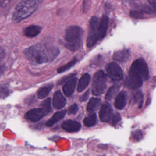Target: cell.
Returning <instances> with one entry per match:
<instances>
[{
  "label": "cell",
  "instance_id": "6da1fadb",
  "mask_svg": "<svg viewBox=\"0 0 156 156\" xmlns=\"http://www.w3.org/2000/svg\"><path fill=\"white\" fill-rule=\"evenodd\" d=\"M59 49L54 46L44 44H35L26 48L24 54L31 63L41 64L52 61L59 54Z\"/></svg>",
  "mask_w": 156,
  "mask_h": 156
},
{
  "label": "cell",
  "instance_id": "7a4b0ae2",
  "mask_svg": "<svg viewBox=\"0 0 156 156\" xmlns=\"http://www.w3.org/2000/svg\"><path fill=\"white\" fill-rule=\"evenodd\" d=\"M83 30L77 26H70L65 29L64 39L65 46L68 49L75 51L82 45Z\"/></svg>",
  "mask_w": 156,
  "mask_h": 156
},
{
  "label": "cell",
  "instance_id": "3957f363",
  "mask_svg": "<svg viewBox=\"0 0 156 156\" xmlns=\"http://www.w3.org/2000/svg\"><path fill=\"white\" fill-rule=\"evenodd\" d=\"M38 7V3L37 1H22L16 5L12 19L16 21L23 20L33 14Z\"/></svg>",
  "mask_w": 156,
  "mask_h": 156
},
{
  "label": "cell",
  "instance_id": "277c9868",
  "mask_svg": "<svg viewBox=\"0 0 156 156\" xmlns=\"http://www.w3.org/2000/svg\"><path fill=\"white\" fill-rule=\"evenodd\" d=\"M40 105V108H32L29 110L25 115L26 119L32 122H37L49 114L52 110L50 98H47L43 101Z\"/></svg>",
  "mask_w": 156,
  "mask_h": 156
},
{
  "label": "cell",
  "instance_id": "5b68a950",
  "mask_svg": "<svg viewBox=\"0 0 156 156\" xmlns=\"http://www.w3.org/2000/svg\"><path fill=\"white\" fill-rule=\"evenodd\" d=\"M129 74L140 77L143 80H146L149 77V69L147 65L143 58L135 60L131 65Z\"/></svg>",
  "mask_w": 156,
  "mask_h": 156
},
{
  "label": "cell",
  "instance_id": "8992f818",
  "mask_svg": "<svg viewBox=\"0 0 156 156\" xmlns=\"http://www.w3.org/2000/svg\"><path fill=\"white\" fill-rule=\"evenodd\" d=\"M106 75L103 71H97L93 76L91 92L95 96L102 94L106 88Z\"/></svg>",
  "mask_w": 156,
  "mask_h": 156
},
{
  "label": "cell",
  "instance_id": "52a82bcc",
  "mask_svg": "<svg viewBox=\"0 0 156 156\" xmlns=\"http://www.w3.org/2000/svg\"><path fill=\"white\" fill-rule=\"evenodd\" d=\"M98 26V18L97 16H93L90 20L89 30L87 39V46L88 48L93 46L96 43L98 40H99Z\"/></svg>",
  "mask_w": 156,
  "mask_h": 156
},
{
  "label": "cell",
  "instance_id": "ba28073f",
  "mask_svg": "<svg viewBox=\"0 0 156 156\" xmlns=\"http://www.w3.org/2000/svg\"><path fill=\"white\" fill-rule=\"evenodd\" d=\"M108 76L113 80L118 81L122 79L123 72L119 65L116 62H110L106 66Z\"/></svg>",
  "mask_w": 156,
  "mask_h": 156
},
{
  "label": "cell",
  "instance_id": "9c48e42d",
  "mask_svg": "<svg viewBox=\"0 0 156 156\" xmlns=\"http://www.w3.org/2000/svg\"><path fill=\"white\" fill-rule=\"evenodd\" d=\"M99 118L103 122H111L113 116V109L108 103H104L101 107L99 111Z\"/></svg>",
  "mask_w": 156,
  "mask_h": 156
},
{
  "label": "cell",
  "instance_id": "30bf717a",
  "mask_svg": "<svg viewBox=\"0 0 156 156\" xmlns=\"http://www.w3.org/2000/svg\"><path fill=\"white\" fill-rule=\"evenodd\" d=\"M143 80L138 76L129 74V76L124 81V85L127 88L133 90L140 88L143 85Z\"/></svg>",
  "mask_w": 156,
  "mask_h": 156
},
{
  "label": "cell",
  "instance_id": "8fae6325",
  "mask_svg": "<svg viewBox=\"0 0 156 156\" xmlns=\"http://www.w3.org/2000/svg\"><path fill=\"white\" fill-rule=\"evenodd\" d=\"M62 127L68 132H76L80 129L81 125L76 121L68 119L62 122Z\"/></svg>",
  "mask_w": 156,
  "mask_h": 156
},
{
  "label": "cell",
  "instance_id": "7c38bea8",
  "mask_svg": "<svg viewBox=\"0 0 156 156\" xmlns=\"http://www.w3.org/2000/svg\"><path fill=\"white\" fill-rule=\"evenodd\" d=\"M53 107L57 109H61L66 105V99L60 90L56 91L53 95Z\"/></svg>",
  "mask_w": 156,
  "mask_h": 156
},
{
  "label": "cell",
  "instance_id": "4fadbf2b",
  "mask_svg": "<svg viewBox=\"0 0 156 156\" xmlns=\"http://www.w3.org/2000/svg\"><path fill=\"white\" fill-rule=\"evenodd\" d=\"M108 24V18L107 16H103L99 23L98 26V37L99 40H102L106 35Z\"/></svg>",
  "mask_w": 156,
  "mask_h": 156
},
{
  "label": "cell",
  "instance_id": "5bb4252c",
  "mask_svg": "<svg viewBox=\"0 0 156 156\" xmlns=\"http://www.w3.org/2000/svg\"><path fill=\"white\" fill-rule=\"evenodd\" d=\"M77 78L74 77L65 82L63 87V91L66 96L69 97L73 94L77 85Z\"/></svg>",
  "mask_w": 156,
  "mask_h": 156
},
{
  "label": "cell",
  "instance_id": "9a60e30c",
  "mask_svg": "<svg viewBox=\"0 0 156 156\" xmlns=\"http://www.w3.org/2000/svg\"><path fill=\"white\" fill-rule=\"evenodd\" d=\"M130 55V52L127 49L119 50L115 52L113 55V58L119 62H124L127 61Z\"/></svg>",
  "mask_w": 156,
  "mask_h": 156
},
{
  "label": "cell",
  "instance_id": "2e32d148",
  "mask_svg": "<svg viewBox=\"0 0 156 156\" xmlns=\"http://www.w3.org/2000/svg\"><path fill=\"white\" fill-rule=\"evenodd\" d=\"M66 113V110H63L55 112L51 118H49L46 122V126L48 127H51L62 119Z\"/></svg>",
  "mask_w": 156,
  "mask_h": 156
},
{
  "label": "cell",
  "instance_id": "e0dca14e",
  "mask_svg": "<svg viewBox=\"0 0 156 156\" xmlns=\"http://www.w3.org/2000/svg\"><path fill=\"white\" fill-rule=\"evenodd\" d=\"M126 93L124 91H121L118 93L115 101V107L118 110L124 108L126 104Z\"/></svg>",
  "mask_w": 156,
  "mask_h": 156
},
{
  "label": "cell",
  "instance_id": "ac0fdd59",
  "mask_svg": "<svg viewBox=\"0 0 156 156\" xmlns=\"http://www.w3.org/2000/svg\"><path fill=\"white\" fill-rule=\"evenodd\" d=\"M90 78V75L88 73H85L82 76L77 85V91L79 92L83 91L89 85Z\"/></svg>",
  "mask_w": 156,
  "mask_h": 156
},
{
  "label": "cell",
  "instance_id": "d6986e66",
  "mask_svg": "<svg viewBox=\"0 0 156 156\" xmlns=\"http://www.w3.org/2000/svg\"><path fill=\"white\" fill-rule=\"evenodd\" d=\"M41 27L37 25H30L25 28L24 32V34L29 37H34L39 34L41 32Z\"/></svg>",
  "mask_w": 156,
  "mask_h": 156
},
{
  "label": "cell",
  "instance_id": "ffe728a7",
  "mask_svg": "<svg viewBox=\"0 0 156 156\" xmlns=\"http://www.w3.org/2000/svg\"><path fill=\"white\" fill-rule=\"evenodd\" d=\"M100 103L101 99L98 98H91L87 104V110L90 113L94 112L99 106Z\"/></svg>",
  "mask_w": 156,
  "mask_h": 156
},
{
  "label": "cell",
  "instance_id": "44dd1931",
  "mask_svg": "<svg viewBox=\"0 0 156 156\" xmlns=\"http://www.w3.org/2000/svg\"><path fill=\"white\" fill-rule=\"evenodd\" d=\"M53 85L52 84H48L41 87L37 91V97L39 99H43L46 98L49 93V92L52 89Z\"/></svg>",
  "mask_w": 156,
  "mask_h": 156
},
{
  "label": "cell",
  "instance_id": "7402d4cb",
  "mask_svg": "<svg viewBox=\"0 0 156 156\" xmlns=\"http://www.w3.org/2000/svg\"><path fill=\"white\" fill-rule=\"evenodd\" d=\"M97 116L96 113H92L83 119V124L88 127H93L97 123Z\"/></svg>",
  "mask_w": 156,
  "mask_h": 156
},
{
  "label": "cell",
  "instance_id": "603a6c76",
  "mask_svg": "<svg viewBox=\"0 0 156 156\" xmlns=\"http://www.w3.org/2000/svg\"><path fill=\"white\" fill-rule=\"evenodd\" d=\"M119 89V87L117 85H114L110 87L105 94V99L107 101H110L111 99H112L118 91Z\"/></svg>",
  "mask_w": 156,
  "mask_h": 156
},
{
  "label": "cell",
  "instance_id": "cb8c5ba5",
  "mask_svg": "<svg viewBox=\"0 0 156 156\" xmlns=\"http://www.w3.org/2000/svg\"><path fill=\"white\" fill-rule=\"evenodd\" d=\"M77 62V58H74L73 60H71L70 62H69L68 63L59 67L57 69V72L58 73H61L62 72H64L68 69H69V68H71L72 66H73L76 63V62Z\"/></svg>",
  "mask_w": 156,
  "mask_h": 156
},
{
  "label": "cell",
  "instance_id": "d4e9b609",
  "mask_svg": "<svg viewBox=\"0 0 156 156\" xmlns=\"http://www.w3.org/2000/svg\"><path fill=\"white\" fill-rule=\"evenodd\" d=\"M143 133L140 130H136L131 133V139L133 141H139L142 140Z\"/></svg>",
  "mask_w": 156,
  "mask_h": 156
},
{
  "label": "cell",
  "instance_id": "484cf974",
  "mask_svg": "<svg viewBox=\"0 0 156 156\" xmlns=\"http://www.w3.org/2000/svg\"><path fill=\"white\" fill-rule=\"evenodd\" d=\"M130 16L134 18H141L143 17V13L138 10H132L130 12Z\"/></svg>",
  "mask_w": 156,
  "mask_h": 156
},
{
  "label": "cell",
  "instance_id": "4316f807",
  "mask_svg": "<svg viewBox=\"0 0 156 156\" xmlns=\"http://www.w3.org/2000/svg\"><path fill=\"white\" fill-rule=\"evenodd\" d=\"M78 110V105L77 104H73L68 109V113L69 115H74Z\"/></svg>",
  "mask_w": 156,
  "mask_h": 156
},
{
  "label": "cell",
  "instance_id": "83f0119b",
  "mask_svg": "<svg viewBox=\"0 0 156 156\" xmlns=\"http://www.w3.org/2000/svg\"><path fill=\"white\" fill-rule=\"evenodd\" d=\"M76 75V73H72V74H69V75H68V76H65V77H62V78L60 80V81L58 82V83L60 84V83H63V82H66V81L67 82V81H68L69 80H70V79L74 78Z\"/></svg>",
  "mask_w": 156,
  "mask_h": 156
},
{
  "label": "cell",
  "instance_id": "f1b7e54d",
  "mask_svg": "<svg viewBox=\"0 0 156 156\" xmlns=\"http://www.w3.org/2000/svg\"><path fill=\"white\" fill-rule=\"evenodd\" d=\"M121 120V116L119 113H115V115H113V116L112 119L111 121V124L113 126L116 125L118 122H119V121Z\"/></svg>",
  "mask_w": 156,
  "mask_h": 156
},
{
  "label": "cell",
  "instance_id": "f546056e",
  "mask_svg": "<svg viewBox=\"0 0 156 156\" xmlns=\"http://www.w3.org/2000/svg\"><path fill=\"white\" fill-rule=\"evenodd\" d=\"M8 88L4 86L0 87V98H4L8 95Z\"/></svg>",
  "mask_w": 156,
  "mask_h": 156
},
{
  "label": "cell",
  "instance_id": "4dcf8cb0",
  "mask_svg": "<svg viewBox=\"0 0 156 156\" xmlns=\"http://www.w3.org/2000/svg\"><path fill=\"white\" fill-rule=\"evenodd\" d=\"M89 94H90L89 90H88L85 93H83L81 96H80V101L81 102L85 101L88 99V98L89 97Z\"/></svg>",
  "mask_w": 156,
  "mask_h": 156
},
{
  "label": "cell",
  "instance_id": "1f68e13d",
  "mask_svg": "<svg viewBox=\"0 0 156 156\" xmlns=\"http://www.w3.org/2000/svg\"><path fill=\"white\" fill-rule=\"evenodd\" d=\"M142 99H143L142 93H141L140 92H139L138 93H136L135 94V96H134V99H135V102H138L140 101V102L142 103V101H141Z\"/></svg>",
  "mask_w": 156,
  "mask_h": 156
},
{
  "label": "cell",
  "instance_id": "d6a6232c",
  "mask_svg": "<svg viewBox=\"0 0 156 156\" xmlns=\"http://www.w3.org/2000/svg\"><path fill=\"white\" fill-rule=\"evenodd\" d=\"M150 5L154 9L156 10V0H151L148 1Z\"/></svg>",
  "mask_w": 156,
  "mask_h": 156
},
{
  "label": "cell",
  "instance_id": "836d02e7",
  "mask_svg": "<svg viewBox=\"0 0 156 156\" xmlns=\"http://www.w3.org/2000/svg\"><path fill=\"white\" fill-rule=\"evenodd\" d=\"M5 66L4 65H1L0 66V75L4 73V72L5 70Z\"/></svg>",
  "mask_w": 156,
  "mask_h": 156
},
{
  "label": "cell",
  "instance_id": "e575fe53",
  "mask_svg": "<svg viewBox=\"0 0 156 156\" xmlns=\"http://www.w3.org/2000/svg\"><path fill=\"white\" fill-rule=\"evenodd\" d=\"M9 1H0V6L1 7H3L5 5H6L7 4H8Z\"/></svg>",
  "mask_w": 156,
  "mask_h": 156
}]
</instances>
